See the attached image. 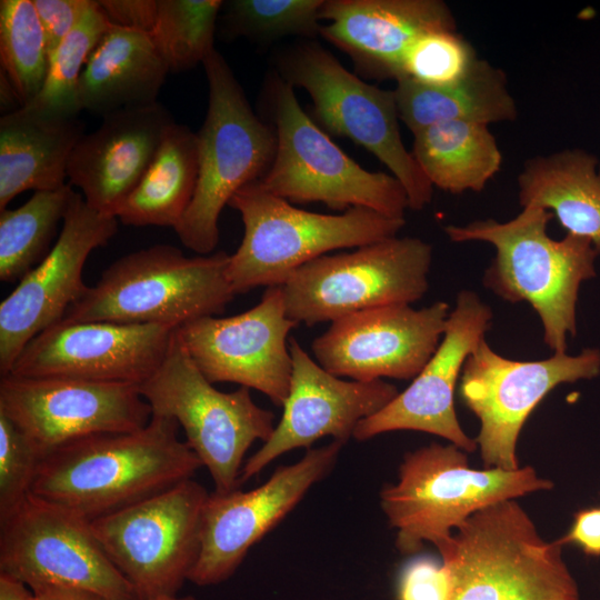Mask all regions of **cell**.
Returning a JSON list of instances; mask_svg holds the SVG:
<instances>
[{"mask_svg":"<svg viewBox=\"0 0 600 600\" xmlns=\"http://www.w3.org/2000/svg\"><path fill=\"white\" fill-rule=\"evenodd\" d=\"M178 430L176 420L152 414L136 431L70 441L41 459L30 494L88 521L124 509L202 467Z\"/></svg>","mask_w":600,"mask_h":600,"instance_id":"1","label":"cell"},{"mask_svg":"<svg viewBox=\"0 0 600 600\" xmlns=\"http://www.w3.org/2000/svg\"><path fill=\"white\" fill-rule=\"evenodd\" d=\"M552 217L542 208L524 207L506 222L476 220L447 226L444 232L453 242L492 244L496 256L483 284L506 301H527L542 322L546 344L553 353H566L568 337L577 332L580 287L596 277L600 254L586 238L549 237L547 226Z\"/></svg>","mask_w":600,"mask_h":600,"instance_id":"2","label":"cell"},{"mask_svg":"<svg viewBox=\"0 0 600 600\" xmlns=\"http://www.w3.org/2000/svg\"><path fill=\"white\" fill-rule=\"evenodd\" d=\"M552 488L530 466L473 469L459 447L431 443L404 454L398 482L381 490L380 504L397 531L400 553H416L424 542L440 553L450 546L452 531L474 512Z\"/></svg>","mask_w":600,"mask_h":600,"instance_id":"3","label":"cell"},{"mask_svg":"<svg viewBox=\"0 0 600 600\" xmlns=\"http://www.w3.org/2000/svg\"><path fill=\"white\" fill-rule=\"evenodd\" d=\"M558 541H547L516 501L486 507L461 522L440 552L449 600H581Z\"/></svg>","mask_w":600,"mask_h":600,"instance_id":"4","label":"cell"},{"mask_svg":"<svg viewBox=\"0 0 600 600\" xmlns=\"http://www.w3.org/2000/svg\"><path fill=\"white\" fill-rule=\"evenodd\" d=\"M229 260L224 251L187 257L171 244L141 249L110 264L63 319L178 329L219 316L236 296Z\"/></svg>","mask_w":600,"mask_h":600,"instance_id":"5","label":"cell"},{"mask_svg":"<svg viewBox=\"0 0 600 600\" xmlns=\"http://www.w3.org/2000/svg\"><path fill=\"white\" fill-rule=\"evenodd\" d=\"M243 223V238L230 254L228 279L233 292L282 286L300 267L342 248H359L398 236L404 218L354 207L323 214L293 207L251 182L231 198Z\"/></svg>","mask_w":600,"mask_h":600,"instance_id":"6","label":"cell"},{"mask_svg":"<svg viewBox=\"0 0 600 600\" xmlns=\"http://www.w3.org/2000/svg\"><path fill=\"white\" fill-rule=\"evenodd\" d=\"M209 99L197 132L198 180L193 198L174 229L181 243L200 256L219 242V218L224 206L244 186L260 180L277 151L274 126L252 110L243 89L220 52L202 62Z\"/></svg>","mask_w":600,"mask_h":600,"instance_id":"7","label":"cell"},{"mask_svg":"<svg viewBox=\"0 0 600 600\" xmlns=\"http://www.w3.org/2000/svg\"><path fill=\"white\" fill-rule=\"evenodd\" d=\"M277 132L270 169L257 181L267 192L297 203L322 202L347 211L363 207L404 218L409 201L391 173L372 172L343 152L301 108L294 88L279 74L267 83Z\"/></svg>","mask_w":600,"mask_h":600,"instance_id":"8","label":"cell"},{"mask_svg":"<svg viewBox=\"0 0 600 600\" xmlns=\"http://www.w3.org/2000/svg\"><path fill=\"white\" fill-rule=\"evenodd\" d=\"M198 369L178 330L153 374L138 386L152 414L176 420L187 444L213 480L214 491L227 493L240 487L246 452L254 441L270 438L274 414L259 407L250 389L222 392Z\"/></svg>","mask_w":600,"mask_h":600,"instance_id":"9","label":"cell"},{"mask_svg":"<svg viewBox=\"0 0 600 600\" xmlns=\"http://www.w3.org/2000/svg\"><path fill=\"white\" fill-rule=\"evenodd\" d=\"M278 68L279 77L310 94L323 128L387 166L404 188L410 209L421 210L431 201L433 187L402 142L393 91L361 80L314 41L286 51Z\"/></svg>","mask_w":600,"mask_h":600,"instance_id":"10","label":"cell"},{"mask_svg":"<svg viewBox=\"0 0 600 600\" xmlns=\"http://www.w3.org/2000/svg\"><path fill=\"white\" fill-rule=\"evenodd\" d=\"M431 260V244L398 236L321 256L281 286L287 314L311 327L376 307L411 304L428 290Z\"/></svg>","mask_w":600,"mask_h":600,"instance_id":"11","label":"cell"},{"mask_svg":"<svg viewBox=\"0 0 600 600\" xmlns=\"http://www.w3.org/2000/svg\"><path fill=\"white\" fill-rule=\"evenodd\" d=\"M209 492L193 480L90 521L103 551L137 599L177 596L194 568Z\"/></svg>","mask_w":600,"mask_h":600,"instance_id":"12","label":"cell"},{"mask_svg":"<svg viewBox=\"0 0 600 600\" xmlns=\"http://www.w3.org/2000/svg\"><path fill=\"white\" fill-rule=\"evenodd\" d=\"M600 374V350L577 356L553 353L537 361L503 358L486 339L469 354L460 376V396L480 421L474 439L484 468L518 469L521 429L539 402L557 386Z\"/></svg>","mask_w":600,"mask_h":600,"instance_id":"13","label":"cell"},{"mask_svg":"<svg viewBox=\"0 0 600 600\" xmlns=\"http://www.w3.org/2000/svg\"><path fill=\"white\" fill-rule=\"evenodd\" d=\"M0 572L31 589L73 588L109 600H137L90 521L33 494L0 519Z\"/></svg>","mask_w":600,"mask_h":600,"instance_id":"14","label":"cell"},{"mask_svg":"<svg viewBox=\"0 0 600 600\" xmlns=\"http://www.w3.org/2000/svg\"><path fill=\"white\" fill-rule=\"evenodd\" d=\"M0 413L41 459L83 437L139 430L152 417L136 384L11 374L0 379Z\"/></svg>","mask_w":600,"mask_h":600,"instance_id":"15","label":"cell"},{"mask_svg":"<svg viewBox=\"0 0 600 600\" xmlns=\"http://www.w3.org/2000/svg\"><path fill=\"white\" fill-rule=\"evenodd\" d=\"M343 443L308 449L297 462L278 467L261 486L209 493L202 512L201 546L189 581L214 586L228 580L250 548L272 530L333 469Z\"/></svg>","mask_w":600,"mask_h":600,"instance_id":"16","label":"cell"},{"mask_svg":"<svg viewBox=\"0 0 600 600\" xmlns=\"http://www.w3.org/2000/svg\"><path fill=\"white\" fill-rule=\"evenodd\" d=\"M118 219L90 208L76 192L58 239L44 259L0 303V374L37 334L61 321L88 290L82 273L89 254L117 233Z\"/></svg>","mask_w":600,"mask_h":600,"instance_id":"17","label":"cell"},{"mask_svg":"<svg viewBox=\"0 0 600 600\" xmlns=\"http://www.w3.org/2000/svg\"><path fill=\"white\" fill-rule=\"evenodd\" d=\"M298 323L286 310L281 286L268 287L258 304L240 314L204 317L178 328L191 359L211 382H232L282 407L292 358L287 338Z\"/></svg>","mask_w":600,"mask_h":600,"instance_id":"18","label":"cell"},{"mask_svg":"<svg viewBox=\"0 0 600 600\" xmlns=\"http://www.w3.org/2000/svg\"><path fill=\"white\" fill-rule=\"evenodd\" d=\"M449 313L444 301L421 309L389 304L358 311L332 321L313 340L312 351L337 377L414 379L437 350Z\"/></svg>","mask_w":600,"mask_h":600,"instance_id":"19","label":"cell"},{"mask_svg":"<svg viewBox=\"0 0 600 600\" xmlns=\"http://www.w3.org/2000/svg\"><path fill=\"white\" fill-rule=\"evenodd\" d=\"M176 330L62 319L28 342L9 374L139 386L163 361Z\"/></svg>","mask_w":600,"mask_h":600,"instance_id":"20","label":"cell"},{"mask_svg":"<svg viewBox=\"0 0 600 600\" xmlns=\"http://www.w3.org/2000/svg\"><path fill=\"white\" fill-rule=\"evenodd\" d=\"M292 376L283 413L270 438L243 463L240 484L288 451L307 448L323 437L346 443L358 423L377 413L399 393L383 381L343 380L316 362L290 338Z\"/></svg>","mask_w":600,"mask_h":600,"instance_id":"21","label":"cell"},{"mask_svg":"<svg viewBox=\"0 0 600 600\" xmlns=\"http://www.w3.org/2000/svg\"><path fill=\"white\" fill-rule=\"evenodd\" d=\"M492 311L470 290L458 293L443 339L411 384L383 409L361 420L353 437L358 441L397 430L439 436L463 451L477 442L461 428L454 409V389L469 354L484 340Z\"/></svg>","mask_w":600,"mask_h":600,"instance_id":"22","label":"cell"},{"mask_svg":"<svg viewBox=\"0 0 600 600\" xmlns=\"http://www.w3.org/2000/svg\"><path fill=\"white\" fill-rule=\"evenodd\" d=\"M102 118L93 132L84 133L78 141L67 177L90 208L116 217L150 166L167 129L176 121L158 101Z\"/></svg>","mask_w":600,"mask_h":600,"instance_id":"23","label":"cell"},{"mask_svg":"<svg viewBox=\"0 0 600 600\" xmlns=\"http://www.w3.org/2000/svg\"><path fill=\"white\" fill-rule=\"evenodd\" d=\"M320 34L374 79L402 78L406 51L420 36L457 30L441 0H324Z\"/></svg>","mask_w":600,"mask_h":600,"instance_id":"24","label":"cell"},{"mask_svg":"<svg viewBox=\"0 0 600 600\" xmlns=\"http://www.w3.org/2000/svg\"><path fill=\"white\" fill-rule=\"evenodd\" d=\"M168 73L149 33L110 23L80 76L79 104L104 117L154 103Z\"/></svg>","mask_w":600,"mask_h":600,"instance_id":"25","label":"cell"},{"mask_svg":"<svg viewBox=\"0 0 600 600\" xmlns=\"http://www.w3.org/2000/svg\"><path fill=\"white\" fill-rule=\"evenodd\" d=\"M84 134L78 118H54L24 108L0 119V210L27 191L68 183L71 153Z\"/></svg>","mask_w":600,"mask_h":600,"instance_id":"26","label":"cell"},{"mask_svg":"<svg viewBox=\"0 0 600 600\" xmlns=\"http://www.w3.org/2000/svg\"><path fill=\"white\" fill-rule=\"evenodd\" d=\"M519 202L551 211L567 233L591 241L600 254V162L582 149L529 159L518 177Z\"/></svg>","mask_w":600,"mask_h":600,"instance_id":"27","label":"cell"},{"mask_svg":"<svg viewBox=\"0 0 600 600\" xmlns=\"http://www.w3.org/2000/svg\"><path fill=\"white\" fill-rule=\"evenodd\" d=\"M399 119L413 133L448 121L490 124L514 121L518 108L504 72L478 59L466 77L446 87L404 78L393 90Z\"/></svg>","mask_w":600,"mask_h":600,"instance_id":"28","label":"cell"},{"mask_svg":"<svg viewBox=\"0 0 600 600\" xmlns=\"http://www.w3.org/2000/svg\"><path fill=\"white\" fill-rule=\"evenodd\" d=\"M197 180V133L174 122L167 129L150 166L116 217L127 226L174 230L190 206Z\"/></svg>","mask_w":600,"mask_h":600,"instance_id":"29","label":"cell"},{"mask_svg":"<svg viewBox=\"0 0 600 600\" xmlns=\"http://www.w3.org/2000/svg\"><path fill=\"white\" fill-rule=\"evenodd\" d=\"M411 153L432 187L480 192L499 172L502 154L489 126L448 121L413 133Z\"/></svg>","mask_w":600,"mask_h":600,"instance_id":"30","label":"cell"},{"mask_svg":"<svg viewBox=\"0 0 600 600\" xmlns=\"http://www.w3.org/2000/svg\"><path fill=\"white\" fill-rule=\"evenodd\" d=\"M76 190L68 182L56 190L34 191L16 209L0 210V280L20 281L50 252Z\"/></svg>","mask_w":600,"mask_h":600,"instance_id":"31","label":"cell"},{"mask_svg":"<svg viewBox=\"0 0 600 600\" xmlns=\"http://www.w3.org/2000/svg\"><path fill=\"white\" fill-rule=\"evenodd\" d=\"M110 22L93 0L79 23L50 53L47 76L37 97L24 109L54 118H77L81 111L78 83L82 70Z\"/></svg>","mask_w":600,"mask_h":600,"instance_id":"32","label":"cell"},{"mask_svg":"<svg viewBox=\"0 0 600 600\" xmlns=\"http://www.w3.org/2000/svg\"><path fill=\"white\" fill-rule=\"evenodd\" d=\"M0 70L22 108L41 90L49 64L44 32L33 0L0 1Z\"/></svg>","mask_w":600,"mask_h":600,"instance_id":"33","label":"cell"},{"mask_svg":"<svg viewBox=\"0 0 600 600\" xmlns=\"http://www.w3.org/2000/svg\"><path fill=\"white\" fill-rule=\"evenodd\" d=\"M222 3L220 0H159L150 36L169 72L194 68L214 49Z\"/></svg>","mask_w":600,"mask_h":600,"instance_id":"34","label":"cell"},{"mask_svg":"<svg viewBox=\"0 0 600 600\" xmlns=\"http://www.w3.org/2000/svg\"><path fill=\"white\" fill-rule=\"evenodd\" d=\"M324 0L223 1L220 26L226 37H246L269 42L288 36L320 34V10Z\"/></svg>","mask_w":600,"mask_h":600,"instance_id":"35","label":"cell"},{"mask_svg":"<svg viewBox=\"0 0 600 600\" xmlns=\"http://www.w3.org/2000/svg\"><path fill=\"white\" fill-rule=\"evenodd\" d=\"M479 57L457 30H439L417 38L406 51L402 78L429 87H446L468 74Z\"/></svg>","mask_w":600,"mask_h":600,"instance_id":"36","label":"cell"},{"mask_svg":"<svg viewBox=\"0 0 600 600\" xmlns=\"http://www.w3.org/2000/svg\"><path fill=\"white\" fill-rule=\"evenodd\" d=\"M40 461L27 437L0 413V519L30 496Z\"/></svg>","mask_w":600,"mask_h":600,"instance_id":"37","label":"cell"},{"mask_svg":"<svg viewBox=\"0 0 600 600\" xmlns=\"http://www.w3.org/2000/svg\"><path fill=\"white\" fill-rule=\"evenodd\" d=\"M451 591L448 567L422 557L403 568L398 583V600H449Z\"/></svg>","mask_w":600,"mask_h":600,"instance_id":"38","label":"cell"},{"mask_svg":"<svg viewBox=\"0 0 600 600\" xmlns=\"http://www.w3.org/2000/svg\"><path fill=\"white\" fill-rule=\"evenodd\" d=\"M93 0H33L50 53L79 23Z\"/></svg>","mask_w":600,"mask_h":600,"instance_id":"39","label":"cell"},{"mask_svg":"<svg viewBox=\"0 0 600 600\" xmlns=\"http://www.w3.org/2000/svg\"><path fill=\"white\" fill-rule=\"evenodd\" d=\"M109 22L114 26L151 33L159 0H99Z\"/></svg>","mask_w":600,"mask_h":600,"instance_id":"40","label":"cell"},{"mask_svg":"<svg viewBox=\"0 0 600 600\" xmlns=\"http://www.w3.org/2000/svg\"><path fill=\"white\" fill-rule=\"evenodd\" d=\"M558 541L574 544L583 553L600 558V507H590L577 511L568 532Z\"/></svg>","mask_w":600,"mask_h":600,"instance_id":"41","label":"cell"},{"mask_svg":"<svg viewBox=\"0 0 600 600\" xmlns=\"http://www.w3.org/2000/svg\"><path fill=\"white\" fill-rule=\"evenodd\" d=\"M32 591L37 600H109L98 593L73 588L42 586Z\"/></svg>","mask_w":600,"mask_h":600,"instance_id":"42","label":"cell"},{"mask_svg":"<svg viewBox=\"0 0 600 600\" xmlns=\"http://www.w3.org/2000/svg\"><path fill=\"white\" fill-rule=\"evenodd\" d=\"M0 600H37L24 582L0 572Z\"/></svg>","mask_w":600,"mask_h":600,"instance_id":"43","label":"cell"},{"mask_svg":"<svg viewBox=\"0 0 600 600\" xmlns=\"http://www.w3.org/2000/svg\"><path fill=\"white\" fill-rule=\"evenodd\" d=\"M22 108L19 96L9 78L0 70V110L2 116L16 112Z\"/></svg>","mask_w":600,"mask_h":600,"instance_id":"44","label":"cell"},{"mask_svg":"<svg viewBox=\"0 0 600 600\" xmlns=\"http://www.w3.org/2000/svg\"><path fill=\"white\" fill-rule=\"evenodd\" d=\"M137 600H197L192 596H183L179 597L177 596H169V597H159V598H152V599H137Z\"/></svg>","mask_w":600,"mask_h":600,"instance_id":"45","label":"cell"}]
</instances>
